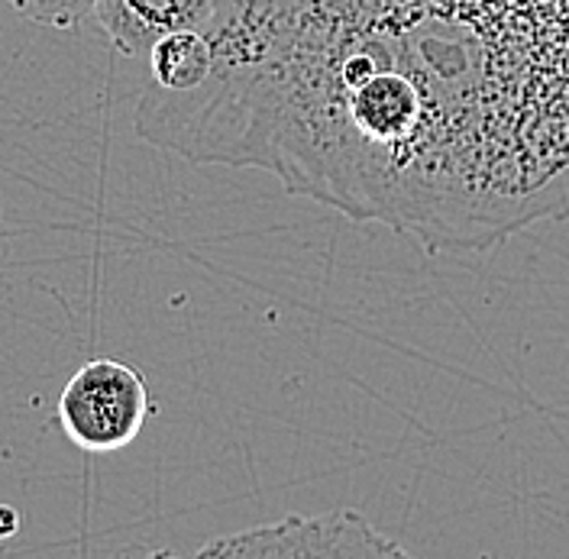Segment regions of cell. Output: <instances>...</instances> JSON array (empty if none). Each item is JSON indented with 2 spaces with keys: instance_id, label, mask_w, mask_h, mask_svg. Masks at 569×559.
I'll return each mask as SVG.
<instances>
[{
  "instance_id": "cell-1",
  "label": "cell",
  "mask_w": 569,
  "mask_h": 559,
  "mask_svg": "<svg viewBox=\"0 0 569 559\" xmlns=\"http://www.w3.org/2000/svg\"><path fill=\"white\" fill-rule=\"evenodd\" d=\"M211 74L142 142L256 169L430 256L569 217V0H217Z\"/></svg>"
},
{
  "instance_id": "cell-2",
  "label": "cell",
  "mask_w": 569,
  "mask_h": 559,
  "mask_svg": "<svg viewBox=\"0 0 569 559\" xmlns=\"http://www.w3.org/2000/svg\"><path fill=\"white\" fill-rule=\"evenodd\" d=\"M156 405L137 366L120 359H91L59 395V423L81 453H117L130 447L152 418Z\"/></svg>"
},
{
  "instance_id": "cell-3",
  "label": "cell",
  "mask_w": 569,
  "mask_h": 559,
  "mask_svg": "<svg viewBox=\"0 0 569 559\" xmlns=\"http://www.w3.org/2000/svg\"><path fill=\"white\" fill-rule=\"evenodd\" d=\"M198 557L223 559H382L405 557V550L369 525L359 511H323V515H291L279 525L252 527L240 533L217 537L198 550Z\"/></svg>"
},
{
  "instance_id": "cell-4",
  "label": "cell",
  "mask_w": 569,
  "mask_h": 559,
  "mask_svg": "<svg viewBox=\"0 0 569 559\" xmlns=\"http://www.w3.org/2000/svg\"><path fill=\"white\" fill-rule=\"evenodd\" d=\"M91 17L117 52L140 59L166 36L181 30L211 33L217 0H98Z\"/></svg>"
},
{
  "instance_id": "cell-5",
  "label": "cell",
  "mask_w": 569,
  "mask_h": 559,
  "mask_svg": "<svg viewBox=\"0 0 569 559\" xmlns=\"http://www.w3.org/2000/svg\"><path fill=\"white\" fill-rule=\"evenodd\" d=\"M213 66V42L208 30H181L149 49V88L184 94L198 88Z\"/></svg>"
},
{
  "instance_id": "cell-6",
  "label": "cell",
  "mask_w": 569,
  "mask_h": 559,
  "mask_svg": "<svg viewBox=\"0 0 569 559\" xmlns=\"http://www.w3.org/2000/svg\"><path fill=\"white\" fill-rule=\"evenodd\" d=\"M23 20L39 23V27H49V30H74L81 27L98 0H7Z\"/></svg>"
},
{
  "instance_id": "cell-7",
  "label": "cell",
  "mask_w": 569,
  "mask_h": 559,
  "mask_svg": "<svg viewBox=\"0 0 569 559\" xmlns=\"http://www.w3.org/2000/svg\"><path fill=\"white\" fill-rule=\"evenodd\" d=\"M17 530V515L10 508H0V537H10Z\"/></svg>"
},
{
  "instance_id": "cell-8",
  "label": "cell",
  "mask_w": 569,
  "mask_h": 559,
  "mask_svg": "<svg viewBox=\"0 0 569 559\" xmlns=\"http://www.w3.org/2000/svg\"><path fill=\"white\" fill-rule=\"evenodd\" d=\"M7 259V230H3V208H0V266Z\"/></svg>"
}]
</instances>
